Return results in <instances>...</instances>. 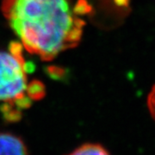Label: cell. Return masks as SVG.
<instances>
[{
	"instance_id": "cell-1",
	"label": "cell",
	"mask_w": 155,
	"mask_h": 155,
	"mask_svg": "<svg viewBox=\"0 0 155 155\" xmlns=\"http://www.w3.org/2000/svg\"><path fill=\"white\" fill-rule=\"evenodd\" d=\"M3 14L23 48L50 61L74 48L84 21L71 0H4Z\"/></svg>"
},
{
	"instance_id": "cell-2",
	"label": "cell",
	"mask_w": 155,
	"mask_h": 155,
	"mask_svg": "<svg viewBox=\"0 0 155 155\" xmlns=\"http://www.w3.org/2000/svg\"><path fill=\"white\" fill-rule=\"evenodd\" d=\"M28 72L21 43L11 42L8 50L0 51L1 110L9 121L18 120L23 110L44 95V87L37 81L30 82Z\"/></svg>"
},
{
	"instance_id": "cell-3",
	"label": "cell",
	"mask_w": 155,
	"mask_h": 155,
	"mask_svg": "<svg viewBox=\"0 0 155 155\" xmlns=\"http://www.w3.org/2000/svg\"><path fill=\"white\" fill-rule=\"evenodd\" d=\"M0 155H28L22 139L11 133H0Z\"/></svg>"
},
{
	"instance_id": "cell-4",
	"label": "cell",
	"mask_w": 155,
	"mask_h": 155,
	"mask_svg": "<svg viewBox=\"0 0 155 155\" xmlns=\"http://www.w3.org/2000/svg\"><path fill=\"white\" fill-rule=\"evenodd\" d=\"M68 155H110L103 146L96 143H86L74 149Z\"/></svg>"
},
{
	"instance_id": "cell-5",
	"label": "cell",
	"mask_w": 155,
	"mask_h": 155,
	"mask_svg": "<svg viewBox=\"0 0 155 155\" xmlns=\"http://www.w3.org/2000/svg\"><path fill=\"white\" fill-rule=\"evenodd\" d=\"M147 104H148V108L151 112V115L155 120V85L152 89V91L148 97Z\"/></svg>"
}]
</instances>
